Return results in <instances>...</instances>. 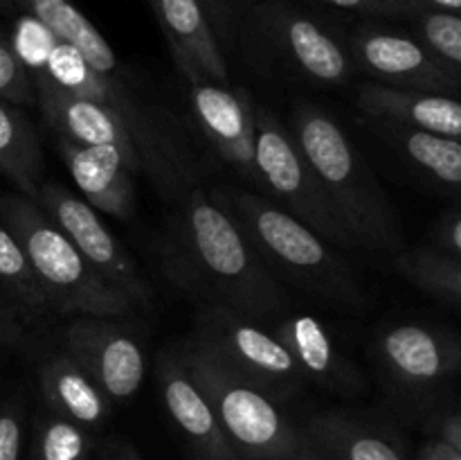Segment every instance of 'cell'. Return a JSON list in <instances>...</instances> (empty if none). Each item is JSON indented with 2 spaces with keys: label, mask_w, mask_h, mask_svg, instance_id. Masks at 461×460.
I'll return each mask as SVG.
<instances>
[{
  "label": "cell",
  "mask_w": 461,
  "mask_h": 460,
  "mask_svg": "<svg viewBox=\"0 0 461 460\" xmlns=\"http://www.w3.org/2000/svg\"><path fill=\"white\" fill-rule=\"evenodd\" d=\"M45 68L30 77L36 104L57 140L117 149L133 176L147 174L165 192L185 194L196 188L187 143L160 108L135 102L117 77L97 75L59 41Z\"/></svg>",
  "instance_id": "cell-1"
},
{
  "label": "cell",
  "mask_w": 461,
  "mask_h": 460,
  "mask_svg": "<svg viewBox=\"0 0 461 460\" xmlns=\"http://www.w3.org/2000/svg\"><path fill=\"white\" fill-rule=\"evenodd\" d=\"M162 269L203 305H221L259 323L286 311L284 284L266 269L228 212L201 188L180 197L158 242Z\"/></svg>",
  "instance_id": "cell-2"
},
{
  "label": "cell",
  "mask_w": 461,
  "mask_h": 460,
  "mask_svg": "<svg viewBox=\"0 0 461 460\" xmlns=\"http://www.w3.org/2000/svg\"><path fill=\"white\" fill-rule=\"evenodd\" d=\"M291 135L356 246L396 255L401 228L394 206L342 126L315 104H302L293 113Z\"/></svg>",
  "instance_id": "cell-3"
},
{
  "label": "cell",
  "mask_w": 461,
  "mask_h": 460,
  "mask_svg": "<svg viewBox=\"0 0 461 460\" xmlns=\"http://www.w3.org/2000/svg\"><path fill=\"white\" fill-rule=\"evenodd\" d=\"M210 197L228 212L279 282L284 280L333 305L363 302V289L349 262L277 203L246 189H225Z\"/></svg>",
  "instance_id": "cell-4"
},
{
  "label": "cell",
  "mask_w": 461,
  "mask_h": 460,
  "mask_svg": "<svg viewBox=\"0 0 461 460\" xmlns=\"http://www.w3.org/2000/svg\"><path fill=\"white\" fill-rule=\"evenodd\" d=\"M0 221L16 237L57 314L122 318L138 307L99 278L70 239L23 194L0 197Z\"/></svg>",
  "instance_id": "cell-5"
},
{
  "label": "cell",
  "mask_w": 461,
  "mask_h": 460,
  "mask_svg": "<svg viewBox=\"0 0 461 460\" xmlns=\"http://www.w3.org/2000/svg\"><path fill=\"white\" fill-rule=\"evenodd\" d=\"M237 41L261 70L318 86L345 84L354 61L342 36L288 0H257L243 14Z\"/></svg>",
  "instance_id": "cell-6"
},
{
  "label": "cell",
  "mask_w": 461,
  "mask_h": 460,
  "mask_svg": "<svg viewBox=\"0 0 461 460\" xmlns=\"http://www.w3.org/2000/svg\"><path fill=\"white\" fill-rule=\"evenodd\" d=\"M185 368L210 401L225 437L241 460H293L306 436L277 401L248 383L194 338L176 345Z\"/></svg>",
  "instance_id": "cell-7"
},
{
  "label": "cell",
  "mask_w": 461,
  "mask_h": 460,
  "mask_svg": "<svg viewBox=\"0 0 461 460\" xmlns=\"http://www.w3.org/2000/svg\"><path fill=\"white\" fill-rule=\"evenodd\" d=\"M255 167L257 183L273 194L282 210L309 225L333 248H356L354 237L333 212L291 131L266 108H255Z\"/></svg>",
  "instance_id": "cell-8"
},
{
  "label": "cell",
  "mask_w": 461,
  "mask_h": 460,
  "mask_svg": "<svg viewBox=\"0 0 461 460\" xmlns=\"http://www.w3.org/2000/svg\"><path fill=\"white\" fill-rule=\"evenodd\" d=\"M194 341L275 401H286L304 386L291 352L264 323L221 305H203Z\"/></svg>",
  "instance_id": "cell-9"
},
{
  "label": "cell",
  "mask_w": 461,
  "mask_h": 460,
  "mask_svg": "<svg viewBox=\"0 0 461 460\" xmlns=\"http://www.w3.org/2000/svg\"><path fill=\"white\" fill-rule=\"evenodd\" d=\"M34 203L70 239L72 246L93 266L99 278L124 293L135 307L151 305L153 291L144 275L140 273L138 264L124 251V246L113 237L99 212L90 203L52 180L41 183Z\"/></svg>",
  "instance_id": "cell-10"
},
{
  "label": "cell",
  "mask_w": 461,
  "mask_h": 460,
  "mask_svg": "<svg viewBox=\"0 0 461 460\" xmlns=\"http://www.w3.org/2000/svg\"><path fill=\"white\" fill-rule=\"evenodd\" d=\"M376 359L405 404L428 406L459 370V343L432 325L396 323L378 336Z\"/></svg>",
  "instance_id": "cell-11"
},
{
  "label": "cell",
  "mask_w": 461,
  "mask_h": 460,
  "mask_svg": "<svg viewBox=\"0 0 461 460\" xmlns=\"http://www.w3.org/2000/svg\"><path fill=\"white\" fill-rule=\"evenodd\" d=\"M354 68H360L392 88L459 95V77L450 75L412 34L381 25H360L342 36Z\"/></svg>",
  "instance_id": "cell-12"
},
{
  "label": "cell",
  "mask_w": 461,
  "mask_h": 460,
  "mask_svg": "<svg viewBox=\"0 0 461 460\" xmlns=\"http://www.w3.org/2000/svg\"><path fill=\"white\" fill-rule=\"evenodd\" d=\"M66 354L93 377L113 404L129 401L147 373L140 341L113 318L79 316L72 320L66 329Z\"/></svg>",
  "instance_id": "cell-13"
},
{
  "label": "cell",
  "mask_w": 461,
  "mask_h": 460,
  "mask_svg": "<svg viewBox=\"0 0 461 460\" xmlns=\"http://www.w3.org/2000/svg\"><path fill=\"white\" fill-rule=\"evenodd\" d=\"M189 106L207 143L246 180L257 183L255 106L246 90L210 79L187 81Z\"/></svg>",
  "instance_id": "cell-14"
},
{
  "label": "cell",
  "mask_w": 461,
  "mask_h": 460,
  "mask_svg": "<svg viewBox=\"0 0 461 460\" xmlns=\"http://www.w3.org/2000/svg\"><path fill=\"white\" fill-rule=\"evenodd\" d=\"M158 383L167 415L196 460H241L225 437L210 401L185 368L178 350L158 356Z\"/></svg>",
  "instance_id": "cell-15"
},
{
  "label": "cell",
  "mask_w": 461,
  "mask_h": 460,
  "mask_svg": "<svg viewBox=\"0 0 461 460\" xmlns=\"http://www.w3.org/2000/svg\"><path fill=\"white\" fill-rule=\"evenodd\" d=\"M270 332L291 352L304 382L340 395H354L363 388L358 365L340 350L320 318L311 314L279 316Z\"/></svg>",
  "instance_id": "cell-16"
},
{
  "label": "cell",
  "mask_w": 461,
  "mask_h": 460,
  "mask_svg": "<svg viewBox=\"0 0 461 460\" xmlns=\"http://www.w3.org/2000/svg\"><path fill=\"white\" fill-rule=\"evenodd\" d=\"M149 5L185 81L210 79L230 84L223 48L198 0H149Z\"/></svg>",
  "instance_id": "cell-17"
},
{
  "label": "cell",
  "mask_w": 461,
  "mask_h": 460,
  "mask_svg": "<svg viewBox=\"0 0 461 460\" xmlns=\"http://www.w3.org/2000/svg\"><path fill=\"white\" fill-rule=\"evenodd\" d=\"M57 144L86 203L102 215L120 219H126L133 212V171L117 149L104 144H72L66 140H57Z\"/></svg>",
  "instance_id": "cell-18"
},
{
  "label": "cell",
  "mask_w": 461,
  "mask_h": 460,
  "mask_svg": "<svg viewBox=\"0 0 461 460\" xmlns=\"http://www.w3.org/2000/svg\"><path fill=\"white\" fill-rule=\"evenodd\" d=\"M356 99L360 111L381 124H401L448 138L461 135V106L455 97L367 81L358 88Z\"/></svg>",
  "instance_id": "cell-19"
},
{
  "label": "cell",
  "mask_w": 461,
  "mask_h": 460,
  "mask_svg": "<svg viewBox=\"0 0 461 460\" xmlns=\"http://www.w3.org/2000/svg\"><path fill=\"white\" fill-rule=\"evenodd\" d=\"M39 386L48 409L88 431H99L111 418L113 401L72 356L52 354L41 363Z\"/></svg>",
  "instance_id": "cell-20"
},
{
  "label": "cell",
  "mask_w": 461,
  "mask_h": 460,
  "mask_svg": "<svg viewBox=\"0 0 461 460\" xmlns=\"http://www.w3.org/2000/svg\"><path fill=\"white\" fill-rule=\"evenodd\" d=\"M18 12L39 21L54 41L75 50L90 70L102 77H117L120 61L106 36L90 23L70 0H16Z\"/></svg>",
  "instance_id": "cell-21"
},
{
  "label": "cell",
  "mask_w": 461,
  "mask_h": 460,
  "mask_svg": "<svg viewBox=\"0 0 461 460\" xmlns=\"http://www.w3.org/2000/svg\"><path fill=\"white\" fill-rule=\"evenodd\" d=\"M302 431L327 460H405L394 437L349 413H315Z\"/></svg>",
  "instance_id": "cell-22"
},
{
  "label": "cell",
  "mask_w": 461,
  "mask_h": 460,
  "mask_svg": "<svg viewBox=\"0 0 461 460\" xmlns=\"http://www.w3.org/2000/svg\"><path fill=\"white\" fill-rule=\"evenodd\" d=\"M0 171L34 201L43 183V152L39 135L21 106L0 99Z\"/></svg>",
  "instance_id": "cell-23"
},
{
  "label": "cell",
  "mask_w": 461,
  "mask_h": 460,
  "mask_svg": "<svg viewBox=\"0 0 461 460\" xmlns=\"http://www.w3.org/2000/svg\"><path fill=\"white\" fill-rule=\"evenodd\" d=\"M381 124V122H378ZM385 138L399 149L401 156L430 176L441 188L457 189L461 183V144L459 138L432 133V131L410 129L401 124H381Z\"/></svg>",
  "instance_id": "cell-24"
},
{
  "label": "cell",
  "mask_w": 461,
  "mask_h": 460,
  "mask_svg": "<svg viewBox=\"0 0 461 460\" xmlns=\"http://www.w3.org/2000/svg\"><path fill=\"white\" fill-rule=\"evenodd\" d=\"M394 269L414 284L426 291L428 296L457 305L461 298V260L446 255L435 246L428 248H403L394 255Z\"/></svg>",
  "instance_id": "cell-25"
},
{
  "label": "cell",
  "mask_w": 461,
  "mask_h": 460,
  "mask_svg": "<svg viewBox=\"0 0 461 460\" xmlns=\"http://www.w3.org/2000/svg\"><path fill=\"white\" fill-rule=\"evenodd\" d=\"M0 287L16 302L18 309L30 316H45L52 311L48 296L41 289L21 244L7 225L0 221Z\"/></svg>",
  "instance_id": "cell-26"
},
{
  "label": "cell",
  "mask_w": 461,
  "mask_h": 460,
  "mask_svg": "<svg viewBox=\"0 0 461 460\" xmlns=\"http://www.w3.org/2000/svg\"><path fill=\"white\" fill-rule=\"evenodd\" d=\"M95 433L61 415L43 413L36 422L32 460H90Z\"/></svg>",
  "instance_id": "cell-27"
},
{
  "label": "cell",
  "mask_w": 461,
  "mask_h": 460,
  "mask_svg": "<svg viewBox=\"0 0 461 460\" xmlns=\"http://www.w3.org/2000/svg\"><path fill=\"white\" fill-rule=\"evenodd\" d=\"M412 36L450 72L461 79V18L426 5L412 18Z\"/></svg>",
  "instance_id": "cell-28"
},
{
  "label": "cell",
  "mask_w": 461,
  "mask_h": 460,
  "mask_svg": "<svg viewBox=\"0 0 461 460\" xmlns=\"http://www.w3.org/2000/svg\"><path fill=\"white\" fill-rule=\"evenodd\" d=\"M0 99L12 102L16 106H32L36 104V90L32 77L12 43L0 36Z\"/></svg>",
  "instance_id": "cell-29"
},
{
  "label": "cell",
  "mask_w": 461,
  "mask_h": 460,
  "mask_svg": "<svg viewBox=\"0 0 461 460\" xmlns=\"http://www.w3.org/2000/svg\"><path fill=\"white\" fill-rule=\"evenodd\" d=\"M338 12L358 14L367 18H390V21H410L426 3L421 0H313Z\"/></svg>",
  "instance_id": "cell-30"
},
{
  "label": "cell",
  "mask_w": 461,
  "mask_h": 460,
  "mask_svg": "<svg viewBox=\"0 0 461 460\" xmlns=\"http://www.w3.org/2000/svg\"><path fill=\"white\" fill-rule=\"evenodd\" d=\"M198 3L205 9L207 21H210L212 30H214L216 41H219L221 48H225V45L237 43L243 14L257 0H198Z\"/></svg>",
  "instance_id": "cell-31"
},
{
  "label": "cell",
  "mask_w": 461,
  "mask_h": 460,
  "mask_svg": "<svg viewBox=\"0 0 461 460\" xmlns=\"http://www.w3.org/2000/svg\"><path fill=\"white\" fill-rule=\"evenodd\" d=\"M25 442V409L18 401L0 404V460H21Z\"/></svg>",
  "instance_id": "cell-32"
},
{
  "label": "cell",
  "mask_w": 461,
  "mask_h": 460,
  "mask_svg": "<svg viewBox=\"0 0 461 460\" xmlns=\"http://www.w3.org/2000/svg\"><path fill=\"white\" fill-rule=\"evenodd\" d=\"M435 248L446 255L461 260V216L457 210H448L441 215L435 225Z\"/></svg>",
  "instance_id": "cell-33"
},
{
  "label": "cell",
  "mask_w": 461,
  "mask_h": 460,
  "mask_svg": "<svg viewBox=\"0 0 461 460\" xmlns=\"http://www.w3.org/2000/svg\"><path fill=\"white\" fill-rule=\"evenodd\" d=\"M23 338H25V332H23V323L18 320L16 311L0 302V345H18Z\"/></svg>",
  "instance_id": "cell-34"
},
{
  "label": "cell",
  "mask_w": 461,
  "mask_h": 460,
  "mask_svg": "<svg viewBox=\"0 0 461 460\" xmlns=\"http://www.w3.org/2000/svg\"><path fill=\"white\" fill-rule=\"evenodd\" d=\"M439 431H437L435 440H441L446 442L448 446H453V449L461 451V418L457 410H453V413L446 415L444 419H439Z\"/></svg>",
  "instance_id": "cell-35"
},
{
  "label": "cell",
  "mask_w": 461,
  "mask_h": 460,
  "mask_svg": "<svg viewBox=\"0 0 461 460\" xmlns=\"http://www.w3.org/2000/svg\"><path fill=\"white\" fill-rule=\"evenodd\" d=\"M419 460H461V451L453 449V446H448L446 442L432 437V440L421 449Z\"/></svg>",
  "instance_id": "cell-36"
},
{
  "label": "cell",
  "mask_w": 461,
  "mask_h": 460,
  "mask_svg": "<svg viewBox=\"0 0 461 460\" xmlns=\"http://www.w3.org/2000/svg\"><path fill=\"white\" fill-rule=\"evenodd\" d=\"M102 460H142V458H140V454L131 445L113 440L108 442L106 449H104Z\"/></svg>",
  "instance_id": "cell-37"
},
{
  "label": "cell",
  "mask_w": 461,
  "mask_h": 460,
  "mask_svg": "<svg viewBox=\"0 0 461 460\" xmlns=\"http://www.w3.org/2000/svg\"><path fill=\"white\" fill-rule=\"evenodd\" d=\"M293 460H327V455H324L322 451H320L318 446H315L313 442H311L309 437H306L304 445H302V449L297 451L295 458H293Z\"/></svg>",
  "instance_id": "cell-38"
},
{
  "label": "cell",
  "mask_w": 461,
  "mask_h": 460,
  "mask_svg": "<svg viewBox=\"0 0 461 460\" xmlns=\"http://www.w3.org/2000/svg\"><path fill=\"white\" fill-rule=\"evenodd\" d=\"M421 3L430 5V7H437V9H444V12H455V14H459L461 9V0H421Z\"/></svg>",
  "instance_id": "cell-39"
},
{
  "label": "cell",
  "mask_w": 461,
  "mask_h": 460,
  "mask_svg": "<svg viewBox=\"0 0 461 460\" xmlns=\"http://www.w3.org/2000/svg\"><path fill=\"white\" fill-rule=\"evenodd\" d=\"M18 3L16 0H0V14H16Z\"/></svg>",
  "instance_id": "cell-40"
}]
</instances>
